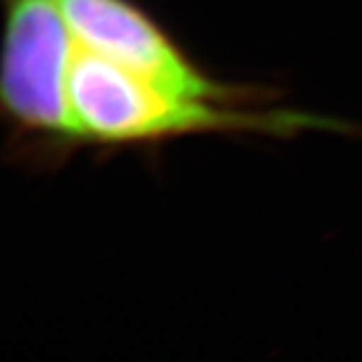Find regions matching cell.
I'll list each match as a JSON object with an SVG mask.
<instances>
[{"mask_svg": "<svg viewBox=\"0 0 362 362\" xmlns=\"http://www.w3.org/2000/svg\"><path fill=\"white\" fill-rule=\"evenodd\" d=\"M240 105L166 92L79 44L68 70V107L79 148L146 146L197 134L288 138L315 129L351 132L349 124L299 110Z\"/></svg>", "mask_w": 362, "mask_h": 362, "instance_id": "6da1fadb", "label": "cell"}, {"mask_svg": "<svg viewBox=\"0 0 362 362\" xmlns=\"http://www.w3.org/2000/svg\"><path fill=\"white\" fill-rule=\"evenodd\" d=\"M0 124L9 155L31 168H55L79 151L68 107L76 42L59 0H0Z\"/></svg>", "mask_w": 362, "mask_h": 362, "instance_id": "7a4b0ae2", "label": "cell"}, {"mask_svg": "<svg viewBox=\"0 0 362 362\" xmlns=\"http://www.w3.org/2000/svg\"><path fill=\"white\" fill-rule=\"evenodd\" d=\"M59 7L81 48L136 72L166 92L223 103H247L264 96V90L210 76L136 0H59Z\"/></svg>", "mask_w": 362, "mask_h": 362, "instance_id": "3957f363", "label": "cell"}]
</instances>
